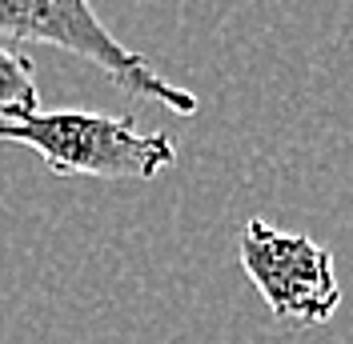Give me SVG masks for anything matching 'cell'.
<instances>
[{"label": "cell", "mask_w": 353, "mask_h": 344, "mask_svg": "<svg viewBox=\"0 0 353 344\" xmlns=\"http://www.w3.org/2000/svg\"><path fill=\"white\" fill-rule=\"evenodd\" d=\"M0 144L32 149L57 176L153 180L176 164V144L165 132H145L132 116L109 112H32L24 120H0Z\"/></svg>", "instance_id": "6da1fadb"}, {"label": "cell", "mask_w": 353, "mask_h": 344, "mask_svg": "<svg viewBox=\"0 0 353 344\" xmlns=\"http://www.w3.org/2000/svg\"><path fill=\"white\" fill-rule=\"evenodd\" d=\"M0 36L52 44L68 56H81L92 68H101L112 85L132 96L157 100L176 116L197 112V96L189 88L169 85L141 52L117 41L88 0H0Z\"/></svg>", "instance_id": "7a4b0ae2"}, {"label": "cell", "mask_w": 353, "mask_h": 344, "mask_svg": "<svg viewBox=\"0 0 353 344\" xmlns=\"http://www.w3.org/2000/svg\"><path fill=\"white\" fill-rule=\"evenodd\" d=\"M237 260L265 308L281 324L313 328L330 321L341 304L333 252L305 233H285L265 220H249L237 240Z\"/></svg>", "instance_id": "3957f363"}, {"label": "cell", "mask_w": 353, "mask_h": 344, "mask_svg": "<svg viewBox=\"0 0 353 344\" xmlns=\"http://www.w3.org/2000/svg\"><path fill=\"white\" fill-rule=\"evenodd\" d=\"M37 105L41 92L32 76V61L12 48H0V120H24L37 112Z\"/></svg>", "instance_id": "277c9868"}]
</instances>
